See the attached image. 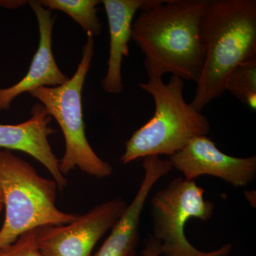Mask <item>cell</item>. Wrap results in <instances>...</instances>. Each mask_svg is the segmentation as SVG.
<instances>
[{"mask_svg":"<svg viewBox=\"0 0 256 256\" xmlns=\"http://www.w3.org/2000/svg\"><path fill=\"white\" fill-rule=\"evenodd\" d=\"M207 0H151L132 25L149 79L166 73L198 82L204 62L200 24Z\"/></svg>","mask_w":256,"mask_h":256,"instance_id":"6da1fadb","label":"cell"},{"mask_svg":"<svg viewBox=\"0 0 256 256\" xmlns=\"http://www.w3.org/2000/svg\"><path fill=\"white\" fill-rule=\"evenodd\" d=\"M200 32L204 62L191 104L202 112L225 92L230 72L256 57V0H207Z\"/></svg>","mask_w":256,"mask_h":256,"instance_id":"7a4b0ae2","label":"cell"},{"mask_svg":"<svg viewBox=\"0 0 256 256\" xmlns=\"http://www.w3.org/2000/svg\"><path fill=\"white\" fill-rule=\"evenodd\" d=\"M138 85L153 98L156 110L126 143L122 164L148 156H172L194 138L210 132L206 116L184 98L182 79L172 76L166 84L162 78H153Z\"/></svg>","mask_w":256,"mask_h":256,"instance_id":"3957f363","label":"cell"},{"mask_svg":"<svg viewBox=\"0 0 256 256\" xmlns=\"http://www.w3.org/2000/svg\"><path fill=\"white\" fill-rule=\"evenodd\" d=\"M0 186L5 207L0 248L25 232L69 224L78 217L56 206L58 186L54 180L42 178L28 162L6 150H0Z\"/></svg>","mask_w":256,"mask_h":256,"instance_id":"277c9868","label":"cell"},{"mask_svg":"<svg viewBox=\"0 0 256 256\" xmlns=\"http://www.w3.org/2000/svg\"><path fill=\"white\" fill-rule=\"evenodd\" d=\"M94 38L87 34L76 72L68 82L56 87H41L30 92L46 108L60 126L65 140V152L60 161L65 176L78 168L98 178H108L114 169L96 154L86 136L82 92L94 54Z\"/></svg>","mask_w":256,"mask_h":256,"instance_id":"5b68a950","label":"cell"},{"mask_svg":"<svg viewBox=\"0 0 256 256\" xmlns=\"http://www.w3.org/2000/svg\"><path fill=\"white\" fill-rule=\"evenodd\" d=\"M204 193L194 181L176 178L152 197V236L161 244L163 256H226L230 254V244L214 252H203L194 247L185 235L188 220L207 222L214 215V203L205 200Z\"/></svg>","mask_w":256,"mask_h":256,"instance_id":"8992f818","label":"cell"},{"mask_svg":"<svg viewBox=\"0 0 256 256\" xmlns=\"http://www.w3.org/2000/svg\"><path fill=\"white\" fill-rule=\"evenodd\" d=\"M128 205L122 198H114L78 215L70 223L36 228L42 254L44 256H92L96 244L118 222Z\"/></svg>","mask_w":256,"mask_h":256,"instance_id":"52a82bcc","label":"cell"},{"mask_svg":"<svg viewBox=\"0 0 256 256\" xmlns=\"http://www.w3.org/2000/svg\"><path fill=\"white\" fill-rule=\"evenodd\" d=\"M168 160L172 169L182 173L183 178L188 181L208 175L220 178L234 188H244L252 182L256 176V156H228L206 136L194 138Z\"/></svg>","mask_w":256,"mask_h":256,"instance_id":"ba28073f","label":"cell"},{"mask_svg":"<svg viewBox=\"0 0 256 256\" xmlns=\"http://www.w3.org/2000/svg\"><path fill=\"white\" fill-rule=\"evenodd\" d=\"M40 30L38 50L32 58L28 72L12 86L0 88V112L9 110L12 101L24 92H31L41 87H56L68 82L69 77L58 68L52 50V30L56 16L40 1H30Z\"/></svg>","mask_w":256,"mask_h":256,"instance_id":"9c48e42d","label":"cell"},{"mask_svg":"<svg viewBox=\"0 0 256 256\" xmlns=\"http://www.w3.org/2000/svg\"><path fill=\"white\" fill-rule=\"evenodd\" d=\"M52 117L42 104L32 109V117L18 124H0V149L30 154L46 168L60 191L66 186V178L60 169V160L54 154L48 137L56 130L50 127Z\"/></svg>","mask_w":256,"mask_h":256,"instance_id":"30bf717a","label":"cell"},{"mask_svg":"<svg viewBox=\"0 0 256 256\" xmlns=\"http://www.w3.org/2000/svg\"><path fill=\"white\" fill-rule=\"evenodd\" d=\"M144 174L132 202L112 227L109 236L92 256H134L140 240L141 216L148 196L154 185L172 170L168 160L148 156L142 164Z\"/></svg>","mask_w":256,"mask_h":256,"instance_id":"8fae6325","label":"cell"},{"mask_svg":"<svg viewBox=\"0 0 256 256\" xmlns=\"http://www.w3.org/2000/svg\"><path fill=\"white\" fill-rule=\"evenodd\" d=\"M146 0H104L109 33L110 54L108 70L101 84L110 94H120L124 90L121 66L124 57L129 56V42L132 36L133 18L142 10Z\"/></svg>","mask_w":256,"mask_h":256,"instance_id":"7c38bea8","label":"cell"},{"mask_svg":"<svg viewBox=\"0 0 256 256\" xmlns=\"http://www.w3.org/2000/svg\"><path fill=\"white\" fill-rule=\"evenodd\" d=\"M40 3L46 9L60 10L68 14L82 26L87 34L99 36L102 25L98 16L96 6L98 0H41Z\"/></svg>","mask_w":256,"mask_h":256,"instance_id":"4fadbf2b","label":"cell"},{"mask_svg":"<svg viewBox=\"0 0 256 256\" xmlns=\"http://www.w3.org/2000/svg\"><path fill=\"white\" fill-rule=\"evenodd\" d=\"M228 90L252 110L256 109V57L239 64L225 82Z\"/></svg>","mask_w":256,"mask_h":256,"instance_id":"5bb4252c","label":"cell"},{"mask_svg":"<svg viewBox=\"0 0 256 256\" xmlns=\"http://www.w3.org/2000/svg\"><path fill=\"white\" fill-rule=\"evenodd\" d=\"M0 256H44L37 242L36 229L25 232L12 244L0 248Z\"/></svg>","mask_w":256,"mask_h":256,"instance_id":"9a60e30c","label":"cell"},{"mask_svg":"<svg viewBox=\"0 0 256 256\" xmlns=\"http://www.w3.org/2000/svg\"><path fill=\"white\" fill-rule=\"evenodd\" d=\"M161 255H162V247L161 244L154 237L151 236L146 240L142 256H160Z\"/></svg>","mask_w":256,"mask_h":256,"instance_id":"2e32d148","label":"cell"},{"mask_svg":"<svg viewBox=\"0 0 256 256\" xmlns=\"http://www.w3.org/2000/svg\"><path fill=\"white\" fill-rule=\"evenodd\" d=\"M23 2V1H22ZM20 1H0V6H4L5 8H11V9H14V8H18L20 5L23 4L25 2Z\"/></svg>","mask_w":256,"mask_h":256,"instance_id":"e0dca14e","label":"cell"},{"mask_svg":"<svg viewBox=\"0 0 256 256\" xmlns=\"http://www.w3.org/2000/svg\"><path fill=\"white\" fill-rule=\"evenodd\" d=\"M256 193L255 191H252L248 192H246V198L248 201L250 202V204L254 203V194Z\"/></svg>","mask_w":256,"mask_h":256,"instance_id":"ac0fdd59","label":"cell"},{"mask_svg":"<svg viewBox=\"0 0 256 256\" xmlns=\"http://www.w3.org/2000/svg\"><path fill=\"white\" fill-rule=\"evenodd\" d=\"M0 204H3V196L1 186H0Z\"/></svg>","mask_w":256,"mask_h":256,"instance_id":"d6986e66","label":"cell"},{"mask_svg":"<svg viewBox=\"0 0 256 256\" xmlns=\"http://www.w3.org/2000/svg\"><path fill=\"white\" fill-rule=\"evenodd\" d=\"M3 204H0V213H1L2 210L3 208Z\"/></svg>","mask_w":256,"mask_h":256,"instance_id":"ffe728a7","label":"cell"}]
</instances>
